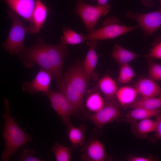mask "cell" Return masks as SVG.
<instances>
[{"instance_id": "cell-1", "label": "cell", "mask_w": 161, "mask_h": 161, "mask_svg": "<svg viewBox=\"0 0 161 161\" xmlns=\"http://www.w3.org/2000/svg\"><path fill=\"white\" fill-rule=\"evenodd\" d=\"M89 82L84 74L83 64L76 63L64 73L61 80L57 83L59 91L72 104L73 114L78 115L83 110V99Z\"/></svg>"}, {"instance_id": "cell-2", "label": "cell", "mask_w": 161, "mask_h": 161, "mask_svg": "<svg viewBox=\"0 0 161 161\" xmlns=\"http://www.w3.org/2000/svg\"><path fill=\"white\" fill-rule=\"evenodd\" d=\"M4 110L2 116L4 120L2 137L4 148L1 154L3 161H9L13 155L20 147L32 141L30 135L19 128L12 116L8 100L4 99Z\"/></svg>"}, {"instance_id": "cell-3", "label": "cell", "mask_w": 161, "mask_h": 161, "mask_svg": "<svg viewBox=\"0 0 161 161\" xmlns=\"http://www.w3.org/2000/svg\"><path fill=\"white\" fill-rule=\"evenodd\" d=\"M23 64L28 68L36 64L41 69L49 72L52 75V69L50 64L47 49V44L40 38L30 48L24 47L18 53Z\"/></svg>"}, {"instance_id": "cell-4", "label": "cell", "mask_w": 161, "mask_h": 161, "mask_svg": "<svg viewBox=\"0 0 161 161\" xmlns=\"http://www.w3.org/2000/svg\"><path fill=\"white\" fill-rule=\"evenodd\" d=\"M103 26L94 30L88 35L83 36L84 40L96 41L99 40L112 39L122 35L139 27L138 24L127 27L123 24L120 20L115 17L106 19Z\"/></svg>"}, {"instance_id": "cell-5", "label": "cell", "mask_w": 161, "mask_h": 161, "mask_svg": "<svg viewBox=\"0 0 161 161\" xmlns=\"http://www.w3.org/2000/svg\"><path fill=\"white\" fill-rule=\"evenodd\" d=\"M12 24L8 37L2 45L3 47L11 54H18L25 47L24 42L28 27H26L17 14L11 9L7 11Z\"/></svg>"}, {"instance_id": "cell-6", "label": "cell", "mask_w": 161, "mask_h": 161, "mask_svg": "<svg viewBox=\"0 0 161 161\" xmlns=\"http://www.w3.org/2000/svg\"><path fill=\"white\" fill-rule=\"evenodd\" d=\"M111 9L110 5H91L80 1L76 9V13L81 18L87 31L89 33L94 28L99 18L108 13Z\"/></svg>"}, {"instance_id": "cell-7", "label": "cell", "mask_w": 161, "mask_h": 161, "mask_svg": "<svg viewBox=\"0 0 161 161\" xmlns=\"http://www.w3.org/2000/svg\"><path fill=\"white\" fill-rule=\"evenodd\" d=\"M126 16L137 21L145 36L153 35L161 27V7L158 10L145 13L130 11L126 13Z\"/></svg>"}, {"instance_id": "cell-8", "label": "cell", "mask_w": 161, "mask_h": 161, "mask_svg": "<svg viewBox=\"0 0 161 161\" xmlns=\"http://www.w3.org/2000/svg\"><path fill=\"white\" fill-rule=\"evenodd\" d=\"M43 93L49 100L51 107L59 116L63 123L66 126L71 123L70 116L73 114V109L66 96L59 91L50 89Z\"/></svg>"}, {"instance_id": "cell-9", "label": "cell", "mask_w": 161, "mask_h": 161, "mask_svg": "<svg viewBox=\"0 0 161 161\" xmlns=\"http://www.w3.org/2000/svg\"><path fill=\"white\" fill-rule=\"evenodd\" d=\"M86 114L88 120L96 127L101 129L105 125L118 118L121 112L117 103L112 99L107 100L104 107L98 112Z\"/></svg>"}, {"instance_id": "cell-10", "label": "cell", "mask_w": 161, "mask_h": 161, "mask_svg": "<svg viewBox=\"0 0 161 161\" xmlns=\"http://www.w3.org/2000/svg\"><path fill=\"white\" fill-rule=\"evenodd\" d=\"M47 49L52 69V76L58 83L62 77L64 61L68 55L67 45L61 41L58 45L47 44Z\"/></svg>"}, {"instance_id": "cell-11", "label": "cell", "mask_w": 161, "mask_h": 161, "mask_svg": "<svg viewBox=\"0 0 161 161\" xmlns=\"http://www.w3.org/2000/svg\"><path fill=\"white\" fill-rule=\"evenodd\" d=\"M81 151L80 158L83 161H104L108 159L103 144L97 138H92L85 143Z\"/></svg>"}, {"instance_id": "cell-12", "label": "cell", "mask_w": 161, "mask_h": 161, "mask_svg": "<svg viewBox=\"0 0 161 161\" xmlns=\"http://www.w3.org/2000/svg\"><path fill=\"white\" fill-rule=\"evenodd\" d=\"M52 76L49 72L41 69L33 80L30 82L26 81L23 83L22 90L31 94L39 92H46L49 89Z\"/></svg>"}, {"instance_id": "cell-13", "label": "cell", "mask_w": 161, "mask_h": 161, "mask_svg": "<svg viewBox=\"0 0 161 161\" xmlns=\"http://www.w3.org/2000/svg\"><path fill=\"white\" fill-rule=\"evenodd\" d=\"M11 9L17 15L32 23L33 13L35 6V0H3Z\"/></svg>"}, {"instance_id": "cell-14", "label": "cell", "mask_w": 161, "mask_h": 161, "mask_svg": "<svg viewBox=\"0 0 161 161\" xmlns=\"http://www.w3.org/2000/svg\"><path fill=\"white\" fill-rule=\"evenodd\" d=\"M134 88L138 94L143 98H150L161 96V87L149 78H143L135 84Z\"/></svg>"}, {"instance_id": "cell-15", "label": "cell", "mask_w": 161, "mask_h": 161, "mask_svg": "<svg viewBox=\"0 0 161 161\" xmlns=\"http://www.w3.org/2000/svg\"><path fill=\"white\" fill-rule=\"evenodd\" d=\"M47 13L48 10L45 5L40 0H36L32 15V23L28 27V32L38 33L46 21Z\"/></svg>"}, {"instance_id": "cell-16", "label": "cell", "mask_w": 161, "mask_h": 161, "mask_svg": "<svg viewBox=\"0 0 161 161\" xmlns=\"http://www.w3.org/2000/svg\"><path fill=\"white\" fill-rule=\"evenodd\" d=\"M87 44L90 48L83 63V67L85 76L89 81L97 62L98 56L95 50L97 43L96 41H87Z\"/></svg>"}, {"instance_id": "cell-17", "label": "cell", "mask_w": 161, "mask_h": 161, "mask_svg": "<svg viewBox=\"0 0 161 161\" xmlns=\"http://www.w3.org/2000/svg\"><path fill=\"white\" fill-rule=\"evenodd\" d=\"M161 110V109L151 110L142 107L133 108L127 114L125 121L132 124L143 120L156 116L160 114Z\"/></svg>"}, {"instance_id": "cell-18", "label": "cell", "mask_w": 161, "mask_h": 161, "mask_svg": "<svg viewBox=\"0 0 161 161\" xmlns=\"http://www.w3.org/2000/svg\"><path fill=\"white\" fill-rule=\"evenodd\" d=\"M68 139L74 148L82 146L85 143L86 126L81 124L79 126H74L71 123L66 126Z\"/></svg>"}, {"instance_id": "cell-19", "label": "cell", "mask_w": 161, "mask_h": 161, "mask_svg": "<svg viewBox=\"0 0 161 161\" xmlns=\"http://www.w3.org/2000/svg\"><path fill=\"white\" fill-rule=\"evenodd\" d=\"M132 124V132L138 138H145L148 134L155 131V121L150 118L139 121Z\"/></svg>"}, {"instance_id": "cell-20", "label": "cell", "mask_w": 161, "mask_h": 161, "mask_svg": "<svg viewBox=\"0 0 161 161\" xmlns=\"http://www.w3.org/2000/svg\"><path fill=\"white\" fill-rule=\"evenodd\" d=\"M138 94L135 88L124 86L117 89L115 96L118 102L123 106H130L136 100Z\"/></svg>"}, {"instance_id": "cell-21", "label": "cell", "mask_w": 161, "mask_h": 161, "mask_svg": "<svg viewBox=\"0 0 161 161\" xmlns=\"http://www.w3.org/2000/svg\"><path fill=\"white\" fill-rule=\"evenodd\" d=\"M111 56L121 65L129 63L141 55L135 53L117 44H114Z\"/></svg>"}, {"instance_id": "cell-22", "label": "cell", "mask_w": 161, "mask_h": 161, "mask_svg": "<svg viewBox=\"0 0 161 161\" xmlns=\"http://www.w3.org/2000/svg\"><path fill=\"white\" fill-rule=\"evenodd\" d=\"M98 86L107 100L113 99L117 90L114 80L110 76L106 75L98 81Z\"/></svg>"}, {"instance_id": "cell-23", "label": "cell", "mask_w": 161, "mask_h": 161, "mask_svg": "<svg viewBox=\"0 0 161 161\" xmlns=\"http://www.w3.org/2000/svg\"><path fill=\"white\" fill-rule=\"evenodd\" d=\"M104 99L98 92H93L88 95L85 101V106L88 110L92 114L101 110L104 106Z\"/></svg>"}, {"instance_id": "cell-24", "label": "cell", "mask_w": 161, "mask_h": 161, "mask_svg": "<svg viewBox=\"0 0 161 161\" xmlns=\"http://www.w3.org/2000/svg\"><path fill=\"white\" fill-rule=\"evenodd\" d=\"M132 109L142 107L151 110L161 108V96L150 97L141 98L136 100L129 106Z\"/></svg>"}, {"instance_id": "cell-25", "label": "cell", "mask_w": 161, "mask_h": 161, "mask_svg": "<svg viewBox=\"0 0 161 161\" xmlns=\"http://www.w3.org/2000/svg\"><path fill=\"white\" fill-rule=\"evenodd\" d=\"M51 151L55 155L56 161H70L71 159L72 149L56 142Z\"/></svg>"}, {"instance_id": "cell-26", "label": "cell", "mask_w": 161, "mask_h": 161, "mask_svg": "<svg viewBox=\"0 0 161 161\" xmlns=\"http://www.w3.org/2000/svg\"><path fill=\"white\" fill-rule=\"evenodd\" d=\"M63 36L61 37V42L66 45H75L81 43L84 40L83 36L69 28H64Z\"/></svg>"}, {"instance_id": "cell-27", "label": "cell", "mask_w": 161, "mask_h": 161, "mask_svg": "<svg viewBox=\"0 0 161 161\" xmlns=\"http://www.w3.org/2000/svg\"><path fill=\"white\" fill-rule=\"evenodd\" d=\"M135 76V73L129 64L121 65L118 80L123 84L126 83L130 82Z\"/></svg>"}, {"instance_id": "cell-28", "label": "cell", "mask_w": 161, "mask_h": 161, "mask_svg": "<svg viewBox=\"0 0 161 161\" xmlns=\"http://www.w3.org/2000/svg\"><path fill=\"white\" fill-rule=\"evenodd\" d=\"M148 59H161V35L157 38L147 54L145 55Z\"/></svg>"}, {"instance_id": "cell-29", "label": "cell", "mask_w": 161, "mask_h": 161, "mask_svg": "<svg viewBox=\"0 0 161 161\" xmlns=\"http://www.w3.org/2000/svg\"><path fill=\"white\" fill-rule=\"evenodd\" d=\"M148 60V78L155 81L161 80V65Z\"/></svg>"}, {"instance_id": "cell-30", "label": "cell", "mask_w": 161, "mask_h": 161, "mask_svg": "<svg viewBox=\"0 0 161 161\" xmlns=\"http://www.w3.org/2000/svg\"><path fill=\"white\" fill-rule=\"evenodd\" d=\"M34 152L32 150L27 148L24 149L20 154V161H43L44 160L34 156Z\"/></svg>"}, {"instance_id": "cell-31", "label": "cell", "mask_w": 161, "mask_h": 161, "mask_svg": "<svg viewBox=\"0 0 161 161\" xmlns=\"http://www.w3.org/2000/svg\"><path fill=\"white\" fill-rule=\"evenodd\" d=\"M156 117V136L157 138L161 139V115L159 114Z\"/></svg>"}, {"instance_id": "cell-32", "label": "cell", "mask_w": 161, "mask_h": 161, "mask_svg": "<svg viewBox=\"0 0 161 161\" xmlns=\"http://www.w3.org/2000/svg\"><path fill=\"white\" fill-rule=\"evenodd\" d=\"M128 160L130 161H151L153 160V159L149 157L133 156L129 157Z\"/></svg>"}, {"instance_id": "cell-33", "label": "cell", "mask_w": 161, "mask_h": 161, "mask_svg": "<svg viewBox=\"0 0 161 161\" xmlns=\"http://www.w3.org/2000/svg\"><path fill=\"white\" fill-rule=\"evenodd\" d=\"M141 3L144 6L149 8H151L154 6L153 0H142Z\"/></svg>"}, {"instance_id": "cell-34", "label": "cell", "mask_w": 161, "mask_h": 161, "mask_svg": "<svg viewBox=\"0 0 161 161\" xmlns=\"http://www.w3.org/2000/svg\"><path fill=\"white\" fill-rule=\"evenodd\" d=\"M108 0H97V5H103L107 4Z\"/></svg>"}, {"instance_id": "cell-35", "label": "cell", "mask_w": 161, "mask_h": 161, "mask_svg": "<svg viewBox=\"0 0 161 161\" xmlns=\"http://www.w3.org/2000/svg\"><path fill=\"white\" fill-rule=\"evenodd\" d=\"M160 6V7H161V0H159Z\"/></svg>"}]
</instances>
